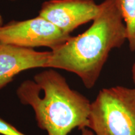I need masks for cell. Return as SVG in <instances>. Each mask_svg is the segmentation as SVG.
I'll return each instance as SVG.
<instances>
[{
  "instance_id": "2",
  "label": "cell",
  "mask_w": 135,
  "mask_h": 135,
  "mask_svg": "<svg viewBox=\"0 0 135 135\" xmlns=\"http://www.w3.org/2000/svg\"><path fill=\"white\" fill-rule=\"evenodd\" d=\"M16 94L22 104L33 108L38 127L48 135H68L75 128L88 127L90 101L53 68L24 81Z\"/></svg>"
},
{
  "instance_id": "12",
  "label": "cell",
  "mask_w": 135,
  "mask_h": 135,
  "mask_svg": "<svg viewBox=\"0 0 135 135\" xmlns=\"http://www.w3.org/2000/svg\"><path fill=\"white\" fill-rule=\"evenodd\" d=\"M11 1H15V0H11Z\"/></svg>"
},
{
  "instance_id": "6",
  "label": "cell",
  "mask_w": 135,
  "mask_h": 135,
  "mask_svg": "<svg viewBox=\"0 0 135 135\" xmlns=\"http://www.w3.org/2000/svg\"><path fill=\"white\" fill-rule=\"evenodd\" d=\"M50 51L0 43V90L23 71L46 68Z\"/></svg>"
},
{
  "instance_id": "3",
  "label": "cell",
  "mask_w": 135,
  "mask_h": 135,
  "mask_svg": "<svg viewBox=\"0 0 135 135\" xmlns=\"http://www.w3.org/2000/svg\"><path fill=\"white\" fill-rule=\"evenodd\" d=\"M88 128L94 135H135V88L101 89L91 103Z\"/></svg>"
},
{
  "instance_id": "1",
  "label": "cell",
  "mask_w": 135,
  "mask_h": 135,
  "mask_svg": "<svg viewBox=\"0 0 135 135\" xmlns=\"http://www.w3.org/2000/svg\"><path fill=\"white\" fill-rule=\"evenodd\" d=\"M91 26L51 51L46 68L61 69L80 78L84 86L95 85L113 49L127 40V31L118 0H104Z\"/></svg>"
},
{
  "instance_id": "8",
  "label": "cell",
  "mask_w": 135,
  "mask_h": 135,
  "mask_svg": "<svg viewBox=\"0 0 135 135\" xmlns=\"http://www.w3.org/2000/svg\"><path fill=\"white\" fill-rule=\"evenodd\" d=\"M0 134L2 135H26L1 118H0Z\"/></svg>"
},
{
  "instance_id": "10",
  "label": "cell",
  "mask_w": 135,
  "mask_h": 135,
  "mask_svg": "<svg viewBox=\"0 0 135 135\" xmlns=\"http://www.w3.org/2000/svg\"><path fill=\"white\" fill-rule=\"evenodd\" d=\"M132 74H133V80L135 85V62L132 68Z\"/></svg>"
},
{
  "instance_id": "11",
  "label": "cell",
  "mask_w": 135,
  "mask_h": 135,
  "mask_svg": "<svg viewBox=\"0 0 135 135\" xmlns=\"http://www.w3.org/2000/svg\"><path fill=\"white\" fill-rule=\"evenodd\" d=\"M2 25V18H1V15H0V26Z\"/></svg>"
},
{
  "instance_id": "9",
  "label": "cell",
  "mask_w": 135,
  "mask_h": 135,
  "mask_svg": "<svg viewBox=\"0 0 135 135\" xmlns=\"http://www.w3.org/2000/svg\"><path fill=\"white\" fill-rule=\"evenodd\" d=\"M81 135H94L93 132L88 128H84L83 129H81Z\"/></svg>"
},
{
  "instance_id": "7",
  "label": "cell",
  "mask_w": 135,
  "mask_h": 135,
  "mask_svg": "<svg viewBox=\"0 0 135 135\" xmlns=\"http://www.w3.org/2000/svg\"><path fill=\"white\" fill-rule=\"evenodd\" d=\"M127 31L131 51H135V0H118Z\"/></svg>"
},
{
  "instance_id": "4",
  "label": "cell",
  "mask_w": 135,
  "mask_h": 135,
  "mask_svg": "<svg viewBox=\"0 0 135 135\" xmlns=\"http://www.w3.org/2000/svg\"><path fill=\"white\" fill-rule=\"evenodd\" d=\"M71 37L70 34L61 31L40 15L0 26V43L24 48L47 47L53 50Z\"/></svg>"
},
{
  "instance_id": "5",
  "label": "cell",
  "mask_w": 135,
  "mask_h": 135,
  "mask_svg": "<svg viewBox=\"0 0 135 135\" xmlns=\"http://www.w3.org/2000/svg\"><path fill=\"white\" fill-rule=\"evenodd\" d=\"M100 5L94 0H48L42 4L39 15L66 33L93 21Z\"/></svg>"
}]
</instances>
